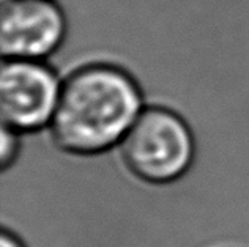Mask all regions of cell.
<instances>
[{"mask_svg": "<svg viewBox=\"0 0 249 247\" xmlns=\"http://www.w3.org/2000/svg\"><path fill=\"white\" fill-rule=\"evenodd\" d=\"M141 112V90L129 73L115 65L90 63L62 83L51 137L70 154H98L120 144Z\"/></svg>", "mask_w": 249, "mask_h": 247, "instance_id": "1", "label": "cell"}, {"mask_svg": "<svg viewBox=\"0 0 249 247\" xmlns=\"http://www.w3.org/2000/svg\"><path fill=\"white\" fill-rule=\"evenodd\" d=\"M16 129L3 125L2 128V153H0V162H2V168L6 170L13 162L16 161L19 149H21V142H19V135Z\"/></svg>", "mask_w": 249, "mask_h": 247, "instance_id": "5", "label": "cell"}, {"mask_svg": "<svg viewBox=\"0 0 249 247\" xmlns=\"http://www.w3.org/2000/svg\"><path fill=\"white\" fill-rule=\"evenodd\" d=\"M60 83L41 60H5L0 73V112L3 125L32 132L49 125Z\"/></svg>", "mask_w": 249, "mask_h": 247, "instance_id": "3", "label": "cell"}, {"mask_svg": "<svg viewBox=\"0 0 249 247\" xmlns=\"http://www.w3.org/2000/svg\"><path fill=\"white\" fill-rule=\"evenodd\" d=\"M120 145L129 172L152 184L181 178L194 158L191 129L178 114L166 107L142 109Z\"/></svg>", "mask_w": 249, "mask_h": 247, "instance_id": "2", "label": "cell"}, {"mask_svg": "<svg viewBox=\"0 0 249 247\" xmlns=\"http://www.w3.org/2000/svg\"><path fill=\"white\" fill-rule=\"evenodd\" d=\"M67 22L52 0H3L0 49L5 60H43L62 44Z\"/></svg>", "mask_w": 249, "mask_h": 247, "instance_id": "4", "label": "cell"}, {"mask_svg": "<svg viewBox=\"0 0 249 247\" xmlns=\"http://www.w3.org/2000/svg\"><path fill=\"white\" fill-rule=\"evenodd\" d=\"M0 247H24V244L15 233H11L8 230H2V235H0Z\"/></svg>", "mask_w": 249, "mask_h": 247, "instance_id": "6", "label": "cell"}]
</instances>
